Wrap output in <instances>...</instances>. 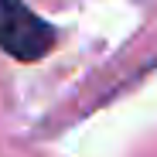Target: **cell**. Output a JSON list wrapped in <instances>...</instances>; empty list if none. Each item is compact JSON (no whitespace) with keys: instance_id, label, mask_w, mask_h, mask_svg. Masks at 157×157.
<instances>
[{"instance_id":"6da1fadb","label":"cell","mask_w":157,"mask_h":157,"mask_svg":"<svg viewBox=\"0 0 157 157\" xmlns=\"http://www.w3.org/2000/svg\"><path fill=\"white\" fill-rule=\"evenodd\" d=\"M58 44V31L24 0H0V48L17 62H41Z\"/></svg>"}]
</instances>
